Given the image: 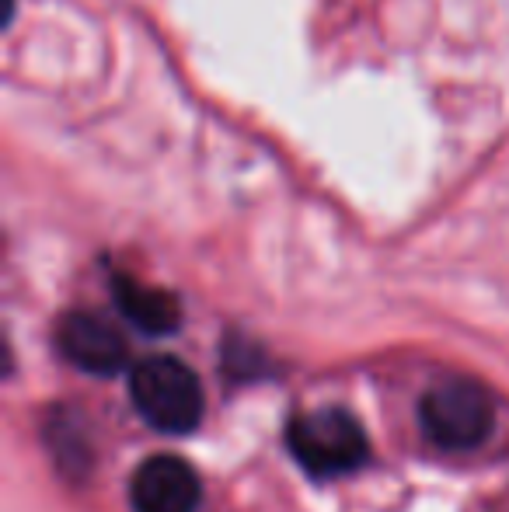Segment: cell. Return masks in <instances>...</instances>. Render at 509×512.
I'll return each instance as SVG.
<instances>
[{
    "label": "cell",
    "mask_w": 509,
    "mask_h": 512,
    "mask_svg": "<svg viewBox=\"0 0 509 512\" xmlns=\"http://www.w3.org/2000/svg\"><path fill=\"white\" fill-rule=\"evenodd\" d=\"M129 398L140 418L157 432L189 436L206 411L203 384L175 356H147L129 370Z\"/></svg>",
    "instance_id": "6da1fadb"
},
{
    "label": "cell",
    "mask_w": 509,
    "mask_h": 512,
    "mask_svg": "<svg viewBox=\"0 0 509 512\" xmlns=\"http://www.w3.org/2000/svg\"><path fill=\"white\" fill-rule=\"evenodd\" d=\"M419 425L440 450L464 453L482 446L496 429V401L468 377H443L422 394Z\"/></svg>",
    "instance_id": "7a4b0ae2"
},
{
    "label": "cell",
    "mask_w": 509,
    "mask_h": 512,
    "mask_svg": "<svg viewBox=\"0 0 509 512\" xmlns=\"http://www.w3.org/2000/svg\"><path fill=\"white\" fill-rule=\"evenodd\" d=\"M293 460L314 478H342L367 464L370 439L346 408H318L297 415L286 429Z\"/></svg>",
    "instance_id": "3957f363"
},
{
    "label": "cell",
    "mask_w": 509,
    "mask_h": 512,
    "mask_svg": "<svg viewBox=\"0 0 509 512\" xmlns=\"http://www.w3.org/2000/svg\"><path fill=\"white\" fill-rule=\"evenodd\" d=\"M56 345H60L67 363H74L77 370L91 373V377H112V373L126 370L129 363L123 331L91 310H70L56 328Z\"/></svg>",
    "instance_id": "277c9868"
},
{
    "label": "cell",
    "mask_w": 509,
    "mask_h": 512,
    "mask_svg": "<svg viewBox=\"0 0 509 512\" xmlns=\"http://www.w3.org/2000/svg\"><path fill=\"white\" fill-rule=\"evenodd\" d=\"M203 499L199 474L189 460L157 453L143 460L129 481V502L133 512H196Z\"/></svg>",
    "instance_id": "5b68a950"
},
{
    "label": "cell",
    "mask_w": 509,
    "mask_h": 512,
    "mask_svg": "<svg viewBox=\"0 0 509 512\" xmlns=\"http://www.w3.org/2000/svg\"><path fill=\"white\" fill-rule=\"evenodd\" d=\"M112 293H116V307L123 310L126 321H133L147 335H171L182 324V307L168 290H154L129 276H116Z\"/></svg>",
    "instance_id": "8992f818"
}]
</instances>
